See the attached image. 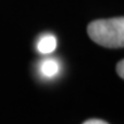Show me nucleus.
Masks as SVG:
<instances>
[{
	"instance_id": "f03ea898",
	"label": "nucleus",
	"mask_w": 124,
	"mask_h": 124,
	"mask_svg": "<svg viewBox=\"0 0 124 124\" xmlns=\"http://www.w3.org/2000/svg\"><path fill=\"white\" fill-rule=\"evenodd\" d=\"M56 38L53 35H45L39 39L37 44V49L41 54H51L56 48Z\"/></svg>"
},
{
	"instance_id": "20e7f679",
	"label": "nucleus",
	"mask_w": 124,
	"mask_h": 124,
	"mask_svg": "<svg viewBox=\"0 0 124 124\" xmlns=\"http://www.w3.org/2000/svg\"><path fill=\"white\" fill-rule=\"evenodd\" d=\"M116 70H117V74L121 78L123 79L124 78V61L121 60L118 63H117V67H116Z\"/></svg>"
},
{
	"instance_id": "39448f33",
	"label": "nucleus",
	"mask_w": 124,
	"mask_h": 124,
	"mask_svg": "<svg viewBox=\"0 0 124 124\" xmlns=\"http://www.w3.org/2000/svg\"><path fill=\"white\" fill-rule=\"evenodd\" d=\"M83 124H108V123L105 122V121H102V120H95V118H93V120L85 121Z\"/></svg>"
},
{
	"instance_id": "f257e3e1",
	"label": "nucleus",
	"mask_w": 124,
	"mask_h": 124,
	"mask_svg": "<svg viewBox=\"0 0 124 124\" xmlns=\"http://www.w3.org/2000/svg\"><path fill=\"white\" fill-rule=\"evenodd\" d=\"M90 38L107 48H122L124 46V18L115 17L95 20L89 24Z\"/></svg>"
},
{
	"instance_id": "7ed1b4c3",
	"label": "nucleus",
	"mask_w": 124,
	"mask_h": 124,
	"mask_svg": "<svg viewBox=\"0 0 124 124\" xmlns=\"http://www.w3.org/2000/svg\"><path fill=\"white\" fill-rule=\"evenodd\" d=\"M40 71L45 77H54L59 71V63L53 59H47L43 61L40 66Z\"/></svg>"
}]
</instances>
